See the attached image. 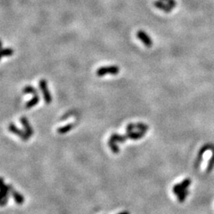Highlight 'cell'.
<instances>
[{
	"instance_id": "cell-3",
	"label": "cell",
	"mask_w": 214,
	"mask_h": 214,
	"mask_svg": "<svg viewBox=\"0 0 214 214\" xmlns=\"http://www.w3.org/2000/svg\"><path fill=\"white\" fill-rule=\"evenodd\" d=\"M10 192L9 185L4 183L3 178H1V205L4 206L7 204L9 201V197Z\"/></svg>"
},
{
	"instance_id": "cell-14",
	"label": "cell",
	"mask_w": 214,
	"mask_h": 214,
	"mask_svg": "<svg viewBox=\"0 0 214 214\" xmlns=\"http://www.w3.org/2000/svg\"><path fill=\"white\" fill-rule=\"evenodd\" d=\"M108 145L110 148V149H111L112 152H114V154L119 153V152H120V148H119L118 145H117V142L114 141L113 140L110 139L108 141Z\"/></svg>"
},
{
	"instance_id": "cell-8",
	"label": "cell",
	"mask_w": 214,
	"mask_h": 214,
	"mask_svg": "<svg viewBox=\"0 0 214 214\" xmlns=\"http://www.w3.org/2000/svg\"><path fill=\"white\" fill-rule=\"evenodd\" d=\"M20 122L22 123V126H23L24 130L26 131V133L29 136H32L34 133V131H33V127L31 126V124L29 123V120H28L27 117H22L20 118Z\"/></svg>"
},
{
	"instance_id": "cell-2",
	"label": "cell",
	"mask_w": 214,
	"mask_h": 214,
	"mask_svg": "<svg viewBox=\"0 0 214 214\" xmlns=\"http://www.w3.org/2000/svg\"><path fill=\"white\" fill-rule=\"evenodd\" d=\"M39 86H40V89L41 90V93L43 94V97H44V100L46 104H50L52 101V97L51 93L48 90V82L45 79H40V82H39Z\"/></svg>"
},
{
	"instance_id": "cell-9",
	"label": "cell",
	"mask_w": 214,
	"mask_h": 214,
	"mask_svg": "<svg viewBox=\"0 0 214 214\" xmlns=\"http://www.w3.org/2000/svg\"><path fill=\"white\" fill-rule=\"evenodd\" d=\"M145 133L146 132H144V131H132V132H126L125 136H126L127 139L136 141V140H140L144 137Z\"/></svg>"
},
{
	"instance_id": "cell-5",
	"label": "cell",
	"mask_w": 214,
	"mask_h": 214,
	"mask_svg": "<svg viewBox=\"0 0 214 214\" xmlns=\"http://www.w3.org/2000/svg\"><path fill=\"white\" fill-rule=\"evenodd\" d=\"M136 37L147 48H151L152 46V44H153V41H152V38L144 30H139V31H137Z\"/></svg>"
},
{
	"instance_id": "cell-6",
	"label": "cell",
	"mask_w": 214,
	"mask_h": 214,
	"mask_svg": "<svg viewBox=\"0 0 214 214\" xmlns=\"http://www.w3.org/2000/svg\"><path fill=\"white\" fill-rule=\"evenodd\" d=\"M148 125L146 124H144L142 122H138L136 124L134 123H129L127 124L126 126V132H132L134 129H137V131H144L147 132L148 130Z\"/></svg>"
},
{
	"instance_id": "cell-10",
	"label": "cell",
	"mask_w": 214,
	"mask_h": 214,
	"mask_svg": "<svg viewBox=\"0 0 214 214\" xmlns=\"http://www.w3.org/2000/svg\"><path fill=\"white\" fill-rule=\"evenodd\" d=\"M153 4L156 8L161 10L164 11V12H166V13L170 12L172 10V9H173L171 6H170L167 3H165L162 0H155Z\"/></svg>"
},
{
	"instance_id": "cell-1",
	"label": "cell",
	"mask_w": 214,
	"mask_h": 214,
	"mask_svg": "<svg viewBox=\"0 0 214 214\" xmlns=\"http://www.w3.org/2000/svg\"><path fill=\"white\" fill-rule=\"evenodd\" d=\"M120 71V68L116 65L108 67H101L96 71V75L99 77L104 76L106 75H117Z\"/></svg>"
},
{
	"instance_id": "cell-12",
	"label": "cell",
	"mask_w": 214,
	"mask_h": 214,
	"mask_svg": "<svg viewBox=\"0 0 214 214\" xmlns=\"http://www.w3.org/2000/svg\"><path fill=\"white\" fill-rule=\"evenodd\" d=\"M110 139L113 140L114 141L117 143H121V144H123V143L125 142V141L127 140L126 136L125 134L124 135H120L118 133H113L111 136H110Z\"/></svg>"
},
{
	"instance_id": "cell-19",
	"label": "cell",
	"mask_w": 214,
	"mask_h": 214,
	"mask_svg": "<svg viewBox=\"0 0 214 214\" xmlns=\"http://www.w3.org/2000/svg\"><path fill=\"white\" fill-rule=\"evenodd\" d=\"M212 152H213V154H212V157H211L210 160L209 162V164H208V167H207V172L208 173H209L212 170L214 166V147L212 148Z\"/></svg>"
},
{
	"instance_id": "cell-17",
	"label": "cell",
	"mask_w": 214,
	"mask_h": 214,
	"mask_svg": "<svg viewBox=\"0 0 214 214\" xmlns=\"http://www.w3.org/2000/svg\"><path fill=\"white\" fill-rule=\"evenodd\" d=\"M14 54V49L10 48H3L2 51V57H10Z\"/></svg>"
},
{
	"instance_id": "cell-20",
	"label": "cell",
	"mask_w": 214,
	"mask_h": 214,
	"mask_svg": "<svg viewBox=\"0 0 214 214\" xmlns=\"http://www.w3.org/2000/svg\"><path fill=\"white\" fill-rule=\"evenodd\" d=\"M191 183H192L191 179H190V178H186V179H184L183 182H182V183H181V185L183 186L184 188L187 189L190 186Z\"/></svg>"
},
{
	"instance_id": "cell-4",
	"label": "cell",
	"mask_w": 214,
	"mask_h": 214,
	"mask_svg": "<svg viewBox=\"0 0 214 214\" xmlns=\"http://www.w3.org/2000/svg\"><path fill=\"white\" fill-rule=\"evenodd\" d=\"M8 129H9L10 132L15 134L16 136H18L19 137H20L21 139L23 141H25V142H26V141L29 139V137H30V136L26 133L25 130L23 131V130L19 128L15 124H13V123H11V124H9Z\"/></svg>"
},
{
	"instance_id": "cell-7",
	"label": "cell",
	"mask_w": 214,
	"mask_h": 214,
	"mask_svg": "<svg viewBox=\"0 0 214 214\" xmlns=\"http://www.w3.org/2000/svg\"><path fill=\"white\" fill-rule=\"evenodd\" d=\"M9 188H10V192L11 196L13 197L14 200L16 202L18 205H22L25 201V198H24V196L22 195L21 193H19V191H17L14 187L10 184H9Z\"/></svg>"
},
{
	"instance_id": "cell-13",
	"label": "cell",
	"mask_w": 214,
	"mask_h": 214,
	"mask_svg": "<svg viewBox=\"0 0 214 214\" xmlns=\"http://www.w3.org/2000/svg\"><path fill=\"white\" fill-rule=\"evenodd\" d=\"M74 127V124H66V125H64V126L62 127H60V128L57 129V132H58L59 134H65L67 133V132H70L72 128H73Z\"/></svg>"
},
{
	"instance_id": "cell-23",
	"label": "cell",
	"mask_w": 214,
	"mask_h": 214,
	"mask_svg": "<svg viewBox=\"0 0 214 214\" xmlns=\"http://www.w3.org/2000/svg\"><path fill=\"white\" fill-rule=\"evenodd\" d=\"M162 1H166H166H167V0H162Z\"/></svg>"
},
{
	"instance_id": "cell-22",
	"label": "cell",
	"mask_w": 214,
	"mask_h": 214,
	"mask_svg": "<svg viewBox=\"0 0 214 214\" xmlns=\"http://www.w3.org/2000/svg\"><path fill=\"white\" fill-rule=\"evenodd\" d=\"M118 214H130V213H129V212H128V211H124V212H119Z\"/></svg>"
},
{
	"instance_id": "cell-21",
	"label": "cell",
	"mask_w": 214,
	"mask_h": 214,
	"mask_svg": "<svg viewBox=\"0 0 214 214\" xmlns=\"http://www.w3.org/2000/svg\"><path fill=\"white\" fill-rule=\"evenodd\" d=\"M166 3L168 4L170 6H171L172 8L175 7V6H176L175 0H167V1H166Z\"/></svg>"
},
{
	"instance_id": "cell-11",
	"label": "cell",
	"mask_w": 214,
	"mask_h": 214,
	"mask_svg": "<svg viewBox=\"0 0 214 214\" xmlns=\"http://www.w3.org/2000/svg\"><path fill=\"white\" fill-rule=\"evenodd\" d=\"M40 99L39 97V95H33V97L29 101H28L26 104V109H31L33 107H34L35 106H37L38 104V103L40 102Z\"/></svg>"
},
{
	"instance_id": "cell-18",
	"label": "cell",
	"mask_w": 214,
	"mask_h": 214,
	"mask_svg": "<svg viewBox=\"0 0 214 214\" xmlns=\"http://www.w3.org/2000/svg\"><path fill=\"white\" fill-rule=\"evenodd\" d=\"M188 194H189V190H185V191H183V192L181 193L180 194H178V195L177 196L178 201H179V202H183V201L186 200V198H187Z\"/></svg>"
},
{
	"instance_id": "cell-16",
	"label": "cell",
	"mask_w": 214,
	"mask_h": 214,
	"mask_svg": "<svg viewBox=\"0 0 214 214\" xmlns=\"http://www.w3.org/2000/svg\"><path fill=\"white\" fill-rule=\"evenodd\" d=\"M187 189H185L183 186L181 185V183H178V184H175L173 187V193L175 194L176 196H178V194H180L181 193H183V191L187 190Z\"/></svg>"
},
{
	"instance_id": "cell-15",
	"label": "cell",
	"mask_w": 214,
	"mask_h": 214,
	"mask_svg": "<svg viewBox=\"0 0 214 214\" xmlns=\"http://www.w3.org/2000/svg\"><path fill=\"white\" fill-rule=\"evenodd\" d=\"M22 92H23L24 94H30L33 95L38 94H37V89L32 86H25V87L23 88V90H22Z\"/></svg>"
}]
</instances>
